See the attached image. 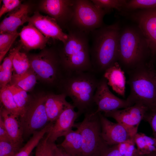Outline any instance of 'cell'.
Returning a JSON list of instances; mask_svg holds the SVG:
<instances>
[{"instance_id": "4", "label": "cell", "mask_w": 156, "mask_h": 156, "mask_svg": "<svg viewBox=\"0 0 156 156\" xmlns=\"http://www.w3.org/2000/svg\"><path fill=\"white\" fill-rule=\"evenodd\" d=\"M91 72L67 73L63 81V92L69 97L80 115L93 110L94 95L99 81Z\"/></svg>"}, {"instance_id": "9", "label": "cell", "mask_w": 156, "mask_h": 156, "mask_svg": "<svg viewBox=\"0 0 156 156\" xmlns=\"http://www.w3.org/2000/svg\"><path fill=\"white\" fill-rule=\"evenodd\" d=\"M30 68L41 79L53 83L57 78L58 66L61 64L59 56L49 51L34 55L29 58Z\"/></svg>"}, {"instance_id": "19", "label": "cell", "mask_w": 156, "mask_h": 156, "mask_svg": "<svg viewBox=\"0 0 156 156\" xmlns=\"http://www.w3.org/2000/svg\"><path fill=\"white\" fill-rule=\"evenodd\" d=\"M117 62L107 69L103 77L107 80V84L118 95L125 97L126 77L124 71Z\"/></svg>"}, {"instance_id": "21", "label": "cell", "mask_w": 156, "mask_h": 156, "mask_svg": "<svg viewBox=\"0 0 156 156\" xmlns=\"http://www.w3.org/2000/svg\"><path fill=\"white\" fill-rule=\"evenodd\" d=\"M5 127L14 142L22 146L23 141L19 117L4 107L0 110V116Z\"/></svg>"}, {"instance_id": "35", "label": "cell", "mask_w": 156, "mask_h": 156, "mask_svg": "<svg viewBox=\"0 0 156 156\" xmlns=\"http://www.w3.org/2000/svg\"><path fill=\"white\" fill-rule=\"evenodd\" d=\"M0 9V17L7 12H10L21 5V1L19 0H3Z\"/></svg>"}, {"instance_id": "38", "label": "cell", "mask_w": 156, "mask_h": 156, "mask_svg": "<svg viewBox=\"0 0 156 156\" xmlns=\"http://www.w3.org/2000/svg\"><path fill=\"white\" fill-rule=\"evenodd\" d=\"M0 141L14 143L6 130L3 120L1 117H0Z\"/></svg>"}, {"instance_id": "1", "label": "cell", "mask_w": 156, "mask_h": 156, "mask_svg": "<svg viewBox=\"0 0 156 156\" xmlns=\"http://www.w3.org/2000/svg\"><path fill=\"white\" fill-rule=\"evenodd\" d=\"M121 29L118 22L104 25L89 34L91 61L93 72H104L118 62Z\"/></svg>"}, {"instance_id": "31", "label": "cell", "mask_w": 156, "mask_h": 156, "mask_svg": "<svg viewBox=\"0 0 156 156\" xmlns=\"http://www.w3.org/2000/svg\"><path fill=\"white\" fill-rule=\"evenodd\" d=\"M155 7L156 0H127L122 11L120 13L147 10Z\"/></svg>"}, {"instance_id": "2", "label": "cell", "mask_w": 156, "mask_h": 156, "mask_svg": "<svg viewBox=\"0 0 156 156\" xmlns=\"http://www.w3.org/2000/svg\"><path fill=\"white\" fill-rule=\"evenodd\" d=\"M151 57L148 42L137 25L125 27L120 31L118 62L127 73L148 62Z\"/></svg>"}, {"instance_id": "37", "label": "cell", "mask_w": 156, "mask_h": 156, "mask_svg": "<svg viewBox=\"0 0 156 156\" xmlns=\"http://www.w3.org/2000/svg\"><path fill=\"white\" fill-rule=\"evenodd\" d=\"M49 135L47 133L46 136L43 138L42 148V156H55V143L48 141Z\"/></svg>"}, {"instance_id": "15", "label": "cell", "mask_w": 156, "mask_h": 156, "mask_svg": "<svg viewBox=\"0 0 156 156\" xmlns=\"http://www.w3.org/2000/svg\"><path fill=\"white\" fill-rule=\"evenodd\" d=\"M28 22L33 25L44 36L49 38L56 39L64 44L68 39L56 21L49 16H44L38 12L29 17Z\"/></svg>"}, {"instance_id": "8", "label": "cell", "mask_w": 156, "mask_h": 156, "mask_svg": "<svg viewBox=\"0 0 156 156\" xmlns=\"http://www.w3.org/2000/svg\"><path fill=\"white\" fill-rule=\"evenodd\" d=\"M46 95H40L31 100L19 121L23 139L45 127L49 122L45 104Z\"/></svg>"}, {"instance_id": "26", "label": "cell", "mask_w": 156, "mask_h": 156, "mask_svg": "<svg viewBox=\"0 0 156 156\" xmlns=\"http://www.w3.org/2000/svg\"><path fill=\"white\" fill-rule=\"evenodd\" d=\"M137 149L141 155L156 151V139L142 133H137L134 137Z\"/></svg>"}, {"instance_id": "30", "label": "cell", "mask_w": 156, "mask_h": 156, "mask_svg": "<svg viewBox=\"0 0 156 156\" xmlns=\"http://www.w3.org/2000/svg\"><path fill=\"white\" fill-rule=\"evenodd\" d=\"M30 68L29 59L26 54L19 51L14 55L13 59V68L14 73L22 74Z\"/></svg>"}, {"instance_id": "17", "label": "cell", "mask_w": 156, "mask_h": 156, "mask_svg": "<svg viewBox=\"0 0 156 156\" xmlns=\"http://www.w3.org/2000/svg\"><path fill=\"white\" fill-rule=\"evenodd\" d=\"M19 36L22 47L26 50L42 49L48 41V38L30 23L24 26Z\"/></svg>"}, {"instance_id": "5", "label": "cell", "mask_w": 156, "mask_h": 156, "mask_svg": "<svg viewBox=\"0 0 156 156\" xmlns=\"http://www.w3.org/2000/svg\"><path fill=\"white\" fill-rule=\"evenodd\" d=\"M152 60L127 73L130 88L127 99L133 105L139 103L148 109L156 106V70Z\"/></svg>"}, {"instance_id": "11", "label": "cell", "mask_w": 156, "mask_h": 156, "mask_svg": "<svg viewBox=\"0 0 156 156\" xmlns=\"http://www.w3.org/2000/svg\"><path fill=\"white\" fill-rule=\"evenodd\" d=\"M148 108L136 103L121 110L118 109L104 113L106 117L114 119L129 132L132 138L137 133L139 125Z\"/></svg>"}, {"instance_id": "6", "label": "cell", "mask_w": 156, "mask_h": 156, "mask_svg": "<svg viewBox=\"0 0 156 156\" xmlns=\"http://www.w3.org/2000/svg\"><path fill=\"white\" fill-rule=\"evenodd\" d=\"M95 111L86 113L83 121L75 124L82 138V156H101L109 146L102 137L99 113Z\"/></svg>"}, {"instance_id": "18", "label": "cell", "mask_w": 156, "mask_h": 156, "mask_svg": "<svg viewBox=\"0 0 156 156\" xmlns=\"http://www.w3.org/2000/svg\"><path fill=\"white\" fill-rule=\"evenodd\" d=\"M29 6L26 4H21L18 8L10 12L1 22L0 33L17 31L18 28L26 22L29 17L28 14Z\"/></svg>"}, {"instance_id": "33", "label": "cell", "mask_w": 156, "mask_h": 156, "mask_svg": "<svg viewBox=\"0 0 156 156\" xmlns=\"http://www.w3.org/2000/svg\"><path fill=\"white\" fill-rule=\"evenodd\" d=\"M134 138L119 144L118 149L122 156H141L135 146Z\"/></svg>"}, {"instance_id": "40", "label": "cell", "mask_w": 156, "mask_h": 156, "mask_svg": "<svg viewBox=\"0 0 156 156\" xmlns=\"http://www.w3.org/2000/svg\"><path fill=\"white\" fill-rule=\"evenodd\" d=\"M55 156H72L68 154L61 147L55 145Z\"/></svg>"}, {"instance_id": "22", "label": "cell", "mask_w": 156, "mask_h": 156, "mask_svg": "<svg viewBox=\"0 0 156 156\" xmlns=\"http://www.w3.org/2000/svg\"><path fill=\"white\" fill-rule=\"evenodd\" d=\"M60 146L68 154L72 156H82V138L77 129L72 130L65 136Z\"/></svg>"}, {"instance_id": "28", "label": "cell", "mask_w": 156, "mask_h": 156, "mask_svg": "<svg viewBox=\"0 0 156 156\" xmlns=\"http://www.w3.org/2000/svg\"><path fill=\"white\" fill-rule=\"evenodd\" d=\"M0 99L3 107L19 118L20 112L7 85L0 88Z\"/></svg>"}, {"instance_id": "23", "label": "cell", "mask_w": 156, "mask_h": 156, "mask_svg": "<svg viewBox=\"0 0 156 156\" xmlns=\"http://www.w3.org/2000/svg\"><path fill=\"white\" fill-rule=\"evenodd\" d=\"M22 46L21 44L11 49L8 56L4 59L0 66V88L7 86L10 82L12 76L13 59L15 54L19 51Z\"/></svg>"}, {"instance_id": "25", "label": "cell", "mask_w": 156, "mask_h": 156, "mask_svg": "<svg viewBox=\"0 0 156 156\" xmlns=\"http://www.w3.org/2000/svg\"><path fill=\"white\" fill-rule=\"evenodd\" d=\"M37 77L30 68L25 73L17 75L14 73L10 82L11 85H14L27 92L31 90L37 82Z\"/></svg>"}, {"instance_id": "29", "label": "cell", "mask_w": 156, "mask_h": 156, "mask_svg": "<svg viewBox=\"0 0 156 156\" xmlns=\"http://www.w3.org/2000/svg\"><path fill=\"white\" fill-rule=\"evenodd\" d=\"M98 7L105 11L107 14L113 9L121 12L127 0H91Z\"/></svg>"}, {"instance_id": "7", "label": "cell", "mask_w": 156, "mask_h": 156, "mask_svg": "<svg viewBox=\"0 0 156 156\" xmlns=\"http://www.w3.org/2000/svg\"><path fill=\"white\" fill-rule=\"evenodd\" d=\"M107 14L91 0H75L73 17L67 29H76L90 34L104 25L103 19Z\"/></svg>"}, {"instance_id": "36", "label": "cell", "mask_w": 156, "mask_h": 156, "mask_svg": "<svg viewBox=\"0 0 156 156\" xmlns=\"http://www.w3.org/2000/svg\"><path fill=\"white\" fill-rule=\"evenodd\" d=\"M143 120L149 124L153 131V137L156 139V106L148 109Z\"/></svg>"}, {"instance_id": "27", "label": "cell", "mask_w": 156, "mask_h": 156, "mask_svg": "<svg viewBox=\"0 0 156 156\" xmlns=\"http://www.w3.org/2000/svg\"><path fill=\"white\" fill-rule=\"evenodd\" d=\"M7 86L20 112V117L24 114L31 99H29L26 91L14 85Z\"/></svg>"}, {"instance_id": "24", "label": "cell", "mask_w": 156, "mask_h": 156, "mask_svg": "<svg viewBox=\"0 0 156 156\" xmlns=\"http://www.w3.org/2000/svg\"><path fill=\"white\" fill-rule=\"evenodd\" d=\"M53 122H49L41 129L34 133L31 137L20 149L15 156H29L34 149L36 147L45 134L51 130Z\"/></svg>"}, {"instance_id": "39", "label": "cell", "mask_w": 156, "mask_h": 156, "mask_svg": "<svg viewBox=\"0 0 156 156\" xmlns=\"http://www.w3.org/2000/svg\"><path fill=\"white\" fill-rule=\"evenodd\" d=\"M118 145L109 146L101 156H122L118 149Z\"/></svg>"}, {"instance_id": "3", "label": "cell", "mask_w": 156, "mask_h": 156, "mask_svg": "<svg viewBox=\"0 0 156 156\" xmlns=\"http://www.w3.org/2000/svg\"><path fill=\"white\" fill-rule=\"evenodd\" d=\"M67 30L68 39L63 44L59 55L61 64L67 73L93 72L90 56L89 34L74 29Z\"/></svg>"}, {"instance_id": "34", "label": "cell", "mask_w": 156, "mask_h": 156, "mask_svg": "<svg viewBox=\"0 0 156 156\" xmlns=\"http://www.w3.org/2000/svg\"><path fill=\"white\" fill-rule=\"evenodd\" d=\"M22 146L14 143L0 141V156H15Z\"/></svg>"}, {"instance_id": "20", "label": "cell", "mask_w": 156, "mask_h": 156, "mask_svg": "<svg viewBox=\"0 0 156 156\" xmlns=\"http://www.w3.org/2000/svg\"><path fill=\"white\" fill-rule=\"evenodd\" d=\"M66 95L63 93L46 95L45 106L49 122H54L70 103L66 101Z\"/></svg>"}, {"instance_id": "16", "label": "cell", "mask_w": 156, "mask_h": 156, "mask_svg": "<svg viewBox=\"0 0 156 156\" xmlns=\"http://www.w3.org/2000/svg\"><path fill=\"white\" fill-rule=\"evenodd\" d=\"M98 113L101 127V135L104 141L108 146L118 144L133 138L120 124L113 122L101 113Z\"/></svg>"}, {"instance_id": "42", "label": "cell", "mask_w": 156, "mask_h": 156, "mask_svg": "<svg viewBox=\"0 0 156 156\" xmlns=\"http://www.w3.org/2000/svg\"><path fill=\"white\" fill-rule=\"evenodd\" d=\"M141 156H156V151L149 154L142 155Z\"/></svg>"}, {"instance_id": "10", "label": "cell", "mask_w": 156, "mask_h": 156, "mask_svg": "<svg viewBox=\"0 0 156 156\" xmlns=\"http://www.w3.org/2000/svg\"><path fill=\"white\" fill-rule=\"evenodd\" d=\"M121 14L135 22L143 33L148 42L152 60L156 57V7Z\"/></svg>"}, {"instance_id": "13", "label": "cell", "mask_w": 156, "mask_h": 156, "mask_svg": "<svg viewBox=\"0 0 156 156\" xmlns=\"http://www.w3.org/2000/svg\"><path fill=\"white\" fill-rule=\"evenodd\" d=\"M75 1L43 0L40 3V8L54 19L60 27L63 26L67 29L73 17Z\"/></svg>"}, {"instance_id": "41", "label": "cell", "mask_w": 156, "mask_h": 156, "mask_svg": "<svg viewBox=\"0 0 156 156\" xmlns=\"http://www.w3.org/2000/svg\"><path fill=\"white\" fill-rule=\"evenodd\" d=\"M43 138L41 140L36 147L35 156H42Z\"/></svg>"}, {"instance_id": "32", "label": "cell", "mask_w": 156, "mask_h": 156, "mask_svg": "<svg viewBox=\"0 0 156 156\" xmlns=\"http://www.w3.org/2000/svg\"><path fill=\"white\" fill-rule=\"evenodd\" d=\"M18 36H19V33L17 31L13 32L5 33L0 34V62Z\"/></svg>"}, {"instance_id": "12", "label": "cell", "mask_w": 156, "mask_h": 156, "mask_svg": "<svg viewBox=\"0 0 156 156\" xmlns=\"http://www.w3.org/2000/svg\"><path fill=\"white\" fill-rule=\"evenodd\" d=\"M94 101L97 106L95 111L96 113L125 108L134 105L127 99H123L114 94L109 89L107 80L103 76L99 80Z\"/></svg>"}, {"instance_id": "14", "label": "cell", "mask_w": 156, "mask_h": 156, "mask_svg": "<svg viewBox=\"0 0 156 156\" xmlns=\"http://www.w3.org/2000/svg\"><path fill=\"white\" fill-rule=\"evenodd\" d=\"M75 107L70 103L64 110L53 123L51 129L48 133V140L55 143L59 137L65 136L72 130L75 122L80 115L75 110Z\"/></svg>"}]
</instances>
